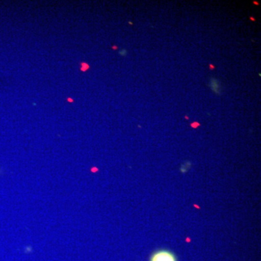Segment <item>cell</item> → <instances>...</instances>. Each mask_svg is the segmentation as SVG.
I'll return each mask as SVG.
<instances>
[{"mask_svg": "<svg viewBox=\"0 0 261 261\" xmlns=\"http://www.w3.org/2000/svg\"><path fill=\"white\" fill-rule=\"evenodd\" d=\"M209 85H210L211 89H212L214 92H216V94H220V92H221V88H220V83L219 81L215 80L214 78H211L210 84H209Z\"/></svg>", "mask_w": 261, "mask_h": 261, "instance_id": "7a4b0ae2", "label": "cell"}, {"mask_svg": "<svg viewBox=\"0 0 261 261\" xmlns=\"http://www.w3.org/2000/svg\"><path fill=\"white\" fill-rule=\"evenodd\" d=\"M149 261H177V258L169 250H160L152 254Z\"/></svg>", "mask_w": 261, "mask_h": 261, "instance_id": "6da1fadb", "label": "cell"}]
</instances>
